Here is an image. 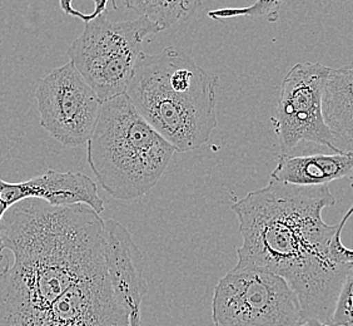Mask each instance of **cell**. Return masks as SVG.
<instances>
[{
	"mask_svg": "<svg viewBox=\"0 0 353 326\" xmlns=\"http://www.w3.org/2000/svg\"><path fill=\"white\" fill-rule=\"evenodd\" d=\"M336 204L328 184L297 186L276 180L232 204L243 238L236 267L277 274L299 298L303 318L331 325L351 264L333 258L332 241L353 215L327 224L322 212Z\"/></svg>",
	"mask_w": 353,
	"mask_h": 326,
	"instance_id": "1",
	"label": "cell"
},
{
	"mask_svg": "<svg viewBox=\"0 0 353 326\" xmlns=\"http://www.w3.org/2000/svg\"><path fill=\"white\" fill-rule=\"evenodd\" d=\"M4 249L14 260L0 276V326H35L49 306L105 267L104 220L87 204L26 198L8 209Z\"/></svg>",
	"mask_w": 353,
	"mask_h": 326,
	"instance_id": "2",
	"label": "cell"
},
{
	"mask_svg": "<svg viewBox=\"0 0 353 326\" xmlns=\"http://www.w3.org/2000/svg\"><path fill=\"white\" fill-rule=\"evenodd\" d=\"M219 77L181 49L142 52L125 95L176 152L198 150L218 126Z\"/></svg>",
	"mask_w": 353,
	"mask_h": 326,
	"instance_id": "3",
	"label": "cell"
},
{
	"mask_svg": "<svg viewBox=\"0 0 353 326\" xmlns=\"http://www.w3.org/2000/svg\"><path fill=\"white\" fill-rule=\"evenodd\" d=\"M87 147L97 181L121 201L147 195L163 177L176 152L125 93L103 102Z\"/></svg>",
	"mask_w": 353,
	"mask_h": 326,
	"instance_id": "4",
	"label": "cell"
},
{
	"mask_svg": "<svg viewBox=\"0 0 353 326\" xmlns=\"http://www.w3.org/2000/svg\"><path fill=\"white\" fill-rule=\"evenodd\" d=\"M159 32L162 28L147 17L112 21L104 13L85 23L67 55L104 102L125 93L143 41Z\"/></svg>",
	"mask_w": 353,
	"mask_h": 326,
	"instance_id": "5",
	"label": "cell"
},
{
	"mask_svg": "<svg viewBox=\"0 0 353 326\" xmlns=\"http://www.w3.org/2000/svg\"><path fill=\"white\" fill-rule=\"evenodd\" d=\"M212 311L218 326H299L305 321L288 282L257 267H234L219 280Z\"/></svg>",
	"mask_w": 353,
	"mask_h": 326,
	"instance_id": "6",
	"label": "cell"
},
{
	"mask_svg": "<svg viewBox=\"0 0 353 326\" xmlns=\"http://www.w3.org/2000/svg\"><path fill=\"white\" fill-rule=\"evenodd\" d=\"M331 69L317 61H302L283 78L276 116L272 117L282 155H291L301 142L316 143L339 152L322 109Z\"/></svg>",
	"mask_w": 353,
	"mask_h": 326,
	"instance_id": "7",
	"label": "cell"
},
{
	"mask_svg": "<svg viewBox=\"0 0 353 326\" xmlns=\"http://www.w3.org/2000/svg\"><path fill=\"white\" fill-rule=\"evenodd\" d=\"M41 126L70 148L87 144L103 101L72 61L55 68L35 89Z\"/></svg>",
	"mask_w": 353,
	"mask_h": 326,
	"instance_id": "8",
	"label": "cell"
},
{
	"mask_svg": "<svg viewBox=\"0 0 353 326\" xmlns=\"http://www.w3.org/2000/svg\"><path fill=\"white\" fill-rule=\"evenodd\" d=\"M35 326H130L103 267L72 286L48 307Z\"/></svg>",
	"mask_w": 353,
	"mask_h": 326,
	"instance_id": "9",
	"label": "cell"
},
{
	"mask_svg": "<svg viewBox=\"0 0 353 326\" xmlns=\"http://www.w3.org/2000/svg\"><path fill=\"white\" fill-rule=\"evenodd\" d=\"M104 261L117 300L130 316V326H141L143 299L148 291L144 258L132 233L113 218L104 221Z\"/></svg>",
	"mask_w": 353,
	"mask_h": 326,
	"instance_id": "10",
	"label": "cell"
},
{
	"mask_svg": "<svg viewBox=\"0 0 353 326\" xmlns=\"http://www.w3.org/2000/svg\"><path fill=\"white\" fill-rule=\"evenodd\" d=\"M0 198L10 207L26 198H38L53 206L83 204L97 213L104 211V201L94 181L79 172L49 170L24 182H7L0 178Z\"/></svg>",
	"mask_w": 353,
	"mask_h": 326,
	"instance_id": "11",
	"label": "cell"
},
{
	"mask_svg": "<svg viewBox=\"0 0 353 326\" xmlns=\"http://www.w3.org/2000/svg\"><path fill=\"white\" fill-rule=\"evenodd\" d=\"M353 155H310L291 156L281 155L271 178L285 184L297 186H322L352 175Z\"/></svg>",
	"mask_w": 353,
	"mask_h": 326,
	"instance_id": "12",
	"label": "cell"
},
{
	"mask_svg": "<svg viewBox=\"0 0 353 326\" xmlns=\"http://www.w3.org/2000/svg\"><path fill=\"white\" fill-rule=\"evenodd\" d=\"M322 109L339 152L353 155V64L331 69Z\"/></svg>",
	"mask_w": 353,
	"mask_h": 326,
	"instance_id": "13",
	"label": "cell"
},
{
	"mask_svg": "<svg viewBox=\"0 0 353 326\" xmlns=\"http://www.w3.org/2000/svg\"><path fill=\"white\" fill-rule=\"evenodd\" d=\"M124 3L128 9L147 17L162 30L188 21L202 7V0H124Z\"/></svg>",
	"mask_w": 353,
	"mask_h": 326,
	"instance_id": "14",
	"label": "cell"
},
{
	"mask_svg": "<svg viewBox=\"0 0 353 326\" xmlns=\"http://www.w3.org/2000/svg\"><path fill=\"white\" fill-rule=\"evenodd\" d=\"M285 0H256L252 6L245 8H224L212 10L208 13V17L213 21H224L232 19L237 17H251L259 18L265 17L267 21L274 23L279 21V9Z\"/></svg>",
	"mask_w": 353,
	"mask_h": 326,
	"instance_id": "15",
	"label": "cell"
},
{
	"mask_svg": "<svg viewBox=\"0 0 353 326\" xmlns=\"http://www.w3.org/2000/svg\"><path fill=\"white\" fill-rule=\"evenodd\" d=\"M331 325L353 326V262L341 287Z\"/></svg>",
	"mask_w": 353,
	"mask_h": 326,
	"instance_id": "16",
	"label": "cell"
},
{
	"mask_svg": "<svg viewBox=\"0 0 353 326\" xmlns=\"http://www.w3.org/2000/svg\"><path fill=\"white\" fill-rule=\"evenodd\" d=\"M94 1V10L90 14H84L82 15L83 18H81L84 23H87L89 21H93L97 17L102 15V14L107 12V4H108L109 0H93ZM113 1V8L117 9V1L116 0H112Z\"/></svg>",
	"mask_w": 353,
	"mask_h": 326,
	"instance_id": "17",
	"label": "cell"
},
{
	"mask_svg": "<svg viewBox=\"0 0 353 326\" xmlns=\"http://www.w3.org/2000/svg\"><path fill=\"white\" fill-rule=\"evenodd\" d=\"M8 209H9V206L0 198V224H1V221H3V218H4V215H6ZM4 250H6V249H4L3 240H1V232H0V252H3Z\"/></svg>",
	"mask_w": 353,
	"mask_h": 326,
	"instance_id": "18",
	"label": "cell"
},
{
	"mask_svg": "<svg viewBox=\"0 0 353 326\" xmlns=\"http://www.w3.org/2000/svg\"><path fill=\"white\" fill-rule=\"evenodd\" d=\"M9 266H10V261H9V258L6 255V252H0V276L7 271Z\"/></svg>",
	"mask_w": 353,
	"mask_h": 326,
	"instance_id": "19",
	"label": "cell"
},
{
	"mask_svg": "<svg viewBox=\"0 0 353 326\" xmlns=\"http://www.w3.org/2000/svg\"><path fill=\"white\" fill-rule=\"evenodd\" d=\"M299 326H342V325H330V324H326V323H322V321H319V320L316 319H307L301 324Z\"/></svg>",
	"mask_w": 353,
	"mask_h": 326,
	"instance_id": "20",
	"label": "cell"
},
{
	"mask_svg": "<svg viewBox=\"0 0 353 326\" xmlns=\"http://www.w3.org/2000/svg\"><path fill=\"white\" fill-rule=\"evenodd\" d=\"M348 258H350V261L353 262V250H351V249H350V252H348Z\"/></svg>",
	"mask_w": 353,
	"mask_h": 326,
	"instance_id": "21",
	"label": "cell"
},
{
	"mask_svg": "<svg viewBox=\"0 0 353 326\" xmlns=\"http://www.w3.org/2000/svg\"><path fill=\"white\" fill-rule=\"evenodd\" d=\"M348 178H350V181H351V186H352V187H353V172H352V175H351V176L348 177Z\"/></svg>",
	"mask_w": 353,
	"mask_h": 326,
	"instance_id": "22",
	"label": "cell"
},
{
	"mask_svg": "<svg viewBox=\"0 0 353 326\" xmlns=\"http://www.w3.org/2000/svg\"><path fill=\"white\" fill-rule=\"evenodd\" d=\"M214 326H218V325H216V324H214Z\"/></svg>",
	"mask_w": 353,
	"mask_h": 326,
	"instance_id": "23",
	"label": "cell"
}]
</instances>
